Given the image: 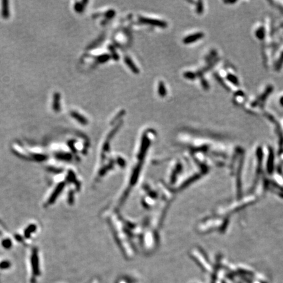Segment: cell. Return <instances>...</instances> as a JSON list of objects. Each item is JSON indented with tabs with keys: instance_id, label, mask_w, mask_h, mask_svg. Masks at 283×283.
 <instances>
[{
	"instance_id": "3957f363",
	"label": "cell",
	"mask_w": 283,
	"mask_h": 283,
	"mask_svg": "<svg viewBox=\"0 0 283 283\" xmlns=\"http://www.w3.org/2000/svg\"><path fill=\"white\" fill-rule=\"evenodd\" d=\"M159 93L160 96H164L166 95V90H165V87L164 86L163 83L161 82L159 85Z\"/></svg>"
},
{
	"instance_id": "277c9868",
	"label": "cell",
	"mask_w": 283,
	"mask_h": 283,
	"mask_svg": "<svg viewBox=\"0 0 283 283\" xmlns=\"http://www.w3.org/2000/svg\"><path fill=\"white\" fill-rule=\"evenodd\" d=\"M126 61H127V63L128 66L130 68V69H132V70H133L134 72H135V73H138V72H139V70H138L137 68H136V66H134V64H133V63L132 61H131V60H130L129 58H126Z\"/></svg>"
},
{
	"instance_id": "7a4b0ae2",
	"label": "cell",
	"mask_w": 283,
	"mask_h": 283,
	"mask_svg": "<svg viewBox=\"0 0 283 283\" xmlns=\"http://www.w3.org/2000/svg\"><path fill=\"white\" fill-rule=\"evenodd\" d=\"M203 37V33H197L195 34H193V35H191L190 36H188L187 38H185L184 39V42L185 43H193V41H195L199 39H201Z\"/></svg>"
},
{
	"instance_id": "6da1fadb",
	"label": "cell",
	"mask_w": 283,
	"mask_h": 283,
	"mask_svg": "<svg viewBox=\"0 0 283 283\" xmlns=\"http://www.w3.org/2000/svg\"><path fill=\"white\" fill-rule=\"evenodd\" d=\"M140 20L141 22L144 23H148V24H152L154 26H158L159 27H162L164 28L167 26V24L160 21V20H154V19H150V18H140Z\"/></svg>"
}]
</instances>
